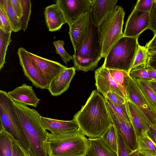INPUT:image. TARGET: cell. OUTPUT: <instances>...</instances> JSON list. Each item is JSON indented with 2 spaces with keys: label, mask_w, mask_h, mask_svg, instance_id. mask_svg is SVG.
Returning a JSON list of instances; mask_svg holds the SVG:
<instances>
[{
  "label": "cell",
  "mask_w": 156,
  "mask_h": 156,
  "mask_svg": "<svg viewBox=\"0 0 156 156\" xmlns=\"http://www.w3.org/2000/svg\"><path fill=\"white\" fill-rule=\"evenodd\" d=\"M136 150L148 156H156V144L147 132L143 133L138 136Z\"/></svg>",
  "instance_id": "603a6c76"
},
{
  "label": "cell",
  "mask_w": 156,
  "mask_h": 156,
  "mask_svg": "<svg viewBox=\"0 0 156 156\" xmlns=\"http://www.w3.org/2000/svg\"><path fill=\"white\" fill-rule=\"evenodd\" d=\"M155 2L156 3V0H155Z\"/></svg>",
  "instance_id": "681fc988"
},
{
  "label": "cell",
  "mask_w": 156,
  "mask_h": 156,
  "mask_svg": "<svg viewBox=\"0 0 156 156\" xmlns=\"http://www.w3.org/2000/svg\"><path fill=\"white\" fill-rule=\"evenodd\" d=\"M146 68L151 77V80H156V70L149 68Z\"/></svg>",
  "instance_id": "f6af8a7d"
},
{
  "label": "cell",
  "mask_w": 156,
  "mask_h": 156,
  "mask_svg": "<svg viewBox=\"0 0 156 156\" xmlns=\"http://www.w3.org/2000/svg\"><path fill=\"white\" fill-rule=\"evenodd\" d=\"M106 104L117 116L128 122H131L126 102L121 105H114L106 97H105Z\"/></svg>",
  "instance_id": "f1b7e54d"
},
{
  "label": "cell",
  "mask_w": 156,
  "mask_h": 156,
  "mask_svg": "<svg viewBox=\"0 0 156 156\" xmlns=\"http://www.w3.org/2000/svg\"><path fill=\"white\" fill-rule=\"evenodd\" d=\"M106 105L116 130L132 151L136 150L137 147L138 136L132 123L116 115L107 104Z\"/></svg>",
  "instance_id": "8fae6325"
},
{
  "label": "cell",
  "mask_w": 156,
  "mask_h": 156,
  "mask_svg": "<svg viewBox=\"0 0 156 156\" xmlns=\"http://www.w3.org/2000/svg\"><path fill=\"white\" fill-rule=\"evenodd\" d=\"M27 53L48 86L52 80L66 68L57 62L44 58L28 51Z\"/></svg>",
  "instance_id": "5bb4252c"
},
{
  "label": "cell",
  "mask_w": 156,
  "mask_h": 156,
  "mask_svg": "<svg viewBox=\"0 0 156 156\" xmlns=\"http://www.w3.org/2000/svg\"><path fill=\"white\" fill-rule=\"evenodd\" d=\"M41 120L46 130L52 133H62L74 131L79 128L75 119L63 121L48 118L41 116Z\"/></svg>",
  "instance_id": "d6986e66"
},
{
  "label": "cell",
  "mask_w": 156,
  "mask_h": 156,
  "mask_svg": "<svg viewBox=\"0 0 156 156\" xmlns=\"http://www.w3.org/2000/svg\"><path fill=\"white\" fill-rule=\"evenodd\" d=\"M145 47L148 51H156V34L152 39L146 45Z\"/></svg>",
  "instance_id": "7bdbcfd3"
},
{
  "label": "cell",
  "mask_w": 156,
  "mask_h": 156,
  "mask_svg": "<svg viewBox=\"0 0 156 156\" xmlns=\"http://www.w3.org/2000/svg\"><path fill=\"white\" fill-rule=\"evenodd\" d=\"M87 156H93L89 150Z\"/></svg>",
  "instance_id": "c3c4849f"
},
{
  "label": "cell",
  "mask_w": 156,
  "mask_h": 156,
  "mask_svg": "<svg viewBox=\"0 0 156 156\" xmlns=\"http://www.w3.org/2000/svg\"><path fill=\"white\" fill-rule=\"evenodd\" d=\"M129 75L133 79L141 78L147 80H151V77L146 68L131 70Z\"/></svg>",
  "instance_id": "d590c367"
},
{
  "label": "cell",
  "mask_w": 156,
  "mask_h": 156,
  "mask_svg": "<svg viewBox=\"0 0 156 156\" xmlns=\"http://www.w3.org/2000/svg\"><path fill=\"white\" fill-rule=\"evenodd\" d=\"M0 7L5 11L12 27L13 31L16 32L21 30V26L20 19L13 10L10 0H0Z\"/></svg>",
  "instance_id": "cb8c5ba5"
},
{
  "label": "cell",
  "mask_w": 156,
  "mask_h": 156,
  "mask_svg": "<svg viewBox=\"0 0 156 156\" xmlns=\"http://www.w3.org/2000/svg\"><path fill=\"white\" fill-rule=\"evenodd\" d=\"M0 156H12L13 137L0 125Z\"/></svg>",
  "instance_id": "d4e9b609"
},
{
  "label": "cell",
  "mask_w": 156,
  "mask_h": 156,
  "mask_svg": "<svg viewBox=\"0 0 156 156\" xmlns=\"http://www.w3.org/2000/svg\"><path fill=\"white\" fill-rule=\"evenodd\" d=\"M116 131L113 123L101 137L107 146L117 154Z\"/></svg>",
  "instance_id": "4316f807"
},
{
  "label": "cell",
  "mask_w": 156,
  "mask_h": 156,
  "mask_svg": "<svg viewBox=\"0 0 156 156\" xmlns=\"http://www.w3.org/2000/svg\"><path fill=\"white\" fill-rule=\"evenodd\" d=\"M125 15L123 8L116 5L97 27L101 58H105L113 45L124 36L122 30Z\"/></svg>",
  "instance_id": "8992f818"
},
{
  "label": "cell",
  "mask_w": 156,
  "mask_h": 156,
  "mask_svg": "<svg viewBox=\"0 0 156 156\" xmlns=\"http://www.w3.org/2000/svg\"><path fill=\"white\" fill-rule=\"evenodd\" d=\"M126 104L131 123L137 136L147 132L150 127L143 114L130 101L127 100Z\"/></svg>",
  "instance_id": "44dd1931"
},
{
  "label": "cell",
  "mask_w": 156,
  "mask_h": 156,
  "mask_svg": "<svg viewBox=\"0 0 156 156\" xmlns=\"http://www.w3.org/2000/svg\"><path fill=\"white\" fill-rule=\"evenodd\" d=\"M109 71L115 82L125 91L124 87L125 78L129 74L126 72L120 70L109 69Z\"/></svg>",
  "instance_id": "836d02e7"
},
{
  "label": "cell",
  "mask_w": 156,
  "mask_h": 156,
  "mask_svg": "<svg viewBox=\"0 0 156 156\" xmlns=\"http://www.w3.org/2000/svg\"><path fill=\"white\" fill-rule=\"evenodd\" d=\"M134 79L136 80L150 99L156 105V93L150 86L148 80L141 78Z\"/></svg>",
  "instance_id": "1f68e13d"
},
{
  "label": "cell",
  "mask_w": 156,
  "mask_h": 156,
  "mask_svg": "<svg viewBox=\"0 0 156 156\" xmlns=\"http://www.w3.org/2000/svg\"><path fill=\"white\" fill-rule=\"evenodd\" d=\"M73 55L74 67L78 70L87 72L96 68L101 58V49L98 41L97 27L90 16L88 32L83 42Z\"/></svg>",
  "instance_id": "277c9868"
},
{
  "label": "cell",
  "mask_w": 156,
  "mask_h": 156,
  "mask_svg": "<svg viewBox=\"0 0 156 156\" xmlns=\"http://www.w3.org/2000/svg\"><path fill=\"white\" fill-rule=\"evenodd\" d=\"M147 68H149L156 70V51H148Z\"/></svg>",
  "instance_id": "b9f144b4"
},
{
  "label": "cell",
  "mask_w": 156,
  "mask_h": 156,
  "mask_svg": "<svg viewBox=\"0 0 156 156\" xmlns=\"http://www.w3.org/2000/svg\"><path fill=\"white\" fill-rule=\"evenodd\" d=\"M0 125L29 152V141L16 114L13 100L6 91L0 90Z\"/></svg>",
  "instance_id": "52a82bcc"
},
{
  "label": "cell",
  "mask_w": 156,
  "mask_h": 156,
  "mask_svg": "<svg viewBox=\"0 0 156 156\" xmlns=\"http://www.w3.org/2000/svg\"><path fill=\"white\" fill-rule=\"evenodd\" d=\"M12 7L18 17L20 19L23 15V8L20 0H10Z\"/></svg>",
  "instance_id": "60d3db41"
},
{
  "label": "cell",
  "mask_w": 156,
  "mask_h": 156,
  "mask_svg": "<svg viewBox=\"0 0 156 156\" xmlns=\"http://www.w3.org/2000/svg\"><path fill=\"white\" fill-rule=\"evenodd\" d=\"M93 0H57L55 1L70 27L81 16L90 12Z\"/></svg>",
  "instance_id": "9c48e42d"
},
{
  "label": "cell",
  "mask_w": 156,
  "mask_h": 156,
  "mask_svg": "<svg viewBox=\"0 0 156 156\" xmlns=\"http://www.w3.org/2000/svg\"><path fill=\"white\" fill-rule=\"evenodd\" d=\"M12 156H30L29 152L24 149L20 144L14 139L12 143Z\"/></svg>",
  "instance_id": "8d00e7d4"
},
{
  "label": "cell",
  "mask_w": 156,
  "mask_h": 156,
  "mask_svg": "<svg viewBox=\"0 0 156 156\" xmlns=\"http://www.w3.org/2000/svg\"><path fill=\"white\" fill-rule=\"evenodd\" d=\"M76 69L74 67H66L52 80L48 89L51 95L58 96L68 89Z\"/></svg>",
  "instance_id": "2e32d148"
},
{
  "label": "cell",
  "mask_w": 156,
  "mask_h": 156,
  "mask_svg": "<svg viewBox=\"0 0 156 156\" xmlns=\"http://www.w3.org/2000/svg\"><path fill=\"white\" fill-rule=\"evenodd\" d=\"M149 127L147 133L150 137L156 144V126Z\"/></svg>",
  "instance_id": "ee69618b"
},
{
  "label": "cell",
  "mask_w": 156,
  "mask_h": 156,
  "mask_svg": "<svg viewBox=\"0 0 156 156\" xmlns=\"http://www.w3.org/2000/svg\"><path fill=\"white\" fill-rule=\"evenodd\" d=\"M90 12L81 16L69 27V34L74 51L82 44L86 37L89 28Z\"/></svg>",
  "instance_id": "9a60e30c"
},
{
  "label": "cell",
  "mask_w": 156,
  "mask_h": 156,
  "mask_svg": "<svg viewBox=\"0 0 156 156\" xmlns=\"http://www.w3.org/2000/svg\"><path fill=\"white\" fill-rule=\"evenodd\" d=\"M23 8V15L20 19L21 30L24 31L27 28L31 12V3L30 0H20Z\"/></svg>",
  "instance_id": "f546056e"
},
{
  "label": "cell",
  "mask_w": 156,
  "mask_h": 156,
  "mask_svg": "<svg viewBox=\"0 0 156 156\" xmlns=\"http://www.w3.org/2000/svg\"><path fill=\"white\" fill-rule=\"evenodd\" d=\"M44 14L47 26L50 32L59 30L66 23L62 11L56 3L46 7Z\"/></svg>",
  "instance_id": "ffe728a7"
},
{
  "label": "cell",
  "mask_w": 156,
  "mask_h": 156,
  "mask_svg": "<svg viewBox=\"0 0 156 156\" xmlns=\"http://www.w3.org/2000/svg\"><path fill=\"white\" fill-rule=\"evenodd\" d=\"M124 87L127 100L133 103L145 117L149 126H156V105L150 99L136 80L126 76Z\"/></svg>",
  "instance_id": "ba28073f"
},
{
  "label": "cell",
  "mask_w": 156,
  "mask_h": 156,
  "mask_svg": "<svg viewBox=\"0 0 156 156\" xmlns=\"http://www.w3.org/2000/svg\"><path fill=\"white\" fill-rule=\"evenodd\" d=\"M117 2V0H93L90 14L96 27L113 9Z\"/></svg>",
  "instance_id": "ac0fdd59"
},
{
  "label": "cell",
  "mask_w": 156,
  "mask_h": 156,
  "mask_svg": "<svg viewBox=\"0 0 156 156\" xmlns=\"http://www.w3.org/2000/svg\"><path fill=\"white\" fill-rule=\"evenodd\" d=\"M55 48V51L56 54L59 55L66 65L68 62L73 60V57L70 55L65 49L64 46L65 43L62 40H58L53 42Z\"/></svg>",
  "instance_id": "4dcf8cb0"
},
{
  "label": "cell",
  "mask_w": 156,
  "mask_h": 156,
  "mask_svg": "<svg viewBox=\"0 0 156 156\" xmlns=\"http://www.w3.org/2000/svg\"><path fill=\"white\" fill-rule=\"evenodd\" d=\"M149 23V12L141 11L134 9L126 21L124 36L138 37L147 29Z\"/></svg>",
  "instance_id": "7c38bea8"
},
{
  "label": "cell",
  "mask_w": 156,
  "mask_h": 156,
  "mask_svg": "<svg viewBox=\"0 0 156 156\" xmlns=\"http://www.w3.org/2000/svg\"><path fill=\"white\" fill-rule=\"evenodd\" d=\"M138 37L123 36L112 47L106 57L103 67L120 70L129 74L138 48Z\"/></svg>",
  "instance_id": "5b68a950"
},
{
  "label": "cell",
  "mask_w": 156,
  "mask_h": 156,
  "mask_svg": "<svg viewBox=\"0 0 156 156\" xmlns=\"http://www.w3.org/2000/svg\"><path fill=\"white\" fill-rule=\"evenodd\" d=\"M89 150L93 156H117V154L109 148L101 137L88 138Z\"/></svg>",
  "instance_id": "7402d4cb"
},
{
  "label": "cell",
  "mask_w": 156,
  "mask_h": 156,
  "mask_svg": "<svg viewBox=\"0 0 156 156\" xmlns=\"http://www.w3.org/2000/svg\"><path fill=\"white\" fill-rule=\"evenodd\" d=\"M17 54L20 65L27 79L36 87L42 89H48V83L33 62L27 51L23 47H20L18 50Z\"/></svg>",
  "instance_id": "30bf717a"
},
{
  "label": "cell",
  "mask_w": 156,
  "mask_h": 156,
  "mask_svg": "<svg viewBox=\"0 0 156 156\" xmlns=\"http://www.w3.org/2000/svg\"><path fill=\"white\" fill-rule=\"evenodd\" d=\"M0 29L5 33L12 32L13 29L5 11L0 7Z\"/></svg>",
  "instance_id": "e575fe53"
},
{
  "label": "cell",
  "mask_w": 156,
  "mask_h": 156,
  "mask_svg": "<svg viewBox=\"0 0 156 156\" xmlns=\"http://www.w3.org/2000/svg\"><path fill=\"white\" fill-rule=\"evenodd\" d=\"M95 79L97 90L104 97L108 92H114L127 100L125 91L114 81L108 69L100 66L95 71Z\"/></svg>",
  "instance_id": "4fadbf2b"
},
{
  "label": "cell",
  "mask_w": 156,
  "mask_h": 156,
  "mask_svg": "<svg viewBox=\"0 0 156 156\" xmlns=\"http://www.w3.org/2000/svg\"><path fill=\"white\" fill-rule=\"evenodd\" d=\"M151 87L156 93V80H148Z\"/></svg>",
  "instance_id": "7dc6e473"
},
{
  "label": "cell",
  "mask_w": 156,
  "mask_h": 156,
  "mask_svg": "<svg viewBox=\"0 0 156 156\" xmlns=\"http://www.w3.org/2000/svg\"><path fill=\"white\" fill-rule=\"evenodd\" d=\"M148 59L147 49L145 46L139 45L131 70L147 68Z\"/></svg>",
  "instance_id": "484cf974"
},
{
  "label": "cell",
  "mask_w": 156,
  "mask_h": 156,
  "mask_svg": "<svg viewBox=\"0 0 156 156\" xmlns=\"http://www.w3.org/2000/svg\"><path fill=\"white\" fill-rule=\"evenodd\" d=\"M148 29L156 34V3L153 4L149 12V23Z\"/></svg>",
  "instance_id": "ab89813d"
},
{
  "label": "cell",
  "mask_w": 156,
  "mask_h": 156,
  "mask_svg": "<svg viewBox=\"0 0 156 156\" xmlns=\"http://www.w3.org/2000/svg\"><path fill=\"white\" fill-rule=\"evenodd\" d=\"M46 144L48 156H87L89 148L88 139L79 128L62 133L48 132Z\"/></svg>",
  "instance_id": "3957f363"
},
{
  "label": "cell",
  "mask_w": 156,
  "mask_h": 156,
  "mask_svg": "<svg viewBox=\"0 0 156 156\" xmlns=\"http://www.w3.org/2000/svg\"><path fill=\"white\" fill-rule=\"evenodd\" d=\"M12 32L5 33L0 29V70L5 63V57L8 47L12 41Z\"/></svg>",
  "instance_id": "83f0119b"
},
{
  "label": "cell",
  "mask_w": 156,
  "mask_h": 156,
  "mask_svg": "<svg viewBox=\"0 0 156 156\" xmlns=\"http://www.w3.org/2000/svg\"><path fill=\"white\" fill-rule=\"evenodd\" d=\"M9 96L13 101L27 106L37 108L40 100L37 96L32 86L24 83L7 92Z\"/></svg>",
  "instance_id": "e0dca14e"
},
{
  "label": "cell",
  "mask_w": 156,
  "mask_h": 156,
  "mask_svg": "<svg viewBox=\"0 0 156 156\" xmlns=\"http://www.w3.org/2000/svg\"><path fill=\"white\" fill-rule=\"evenodd\" d=\"M117 143V156H131L132 151L125 143L121 136L116 130Z\"/></svg>",
  "instance_id": "d6a6232c"
},
{
  "label": "cell",
  "mask_w": 156,
  "mask_h": 156,
  "mask_svg": "<svg viewBox=\"0 0 156 156\" xmlns=\"http://www.w3.org/2000/svg\"><path fill=\"white\" fill-rule=\"evenodd\" d=\"M15 111L30 144V156H48L46 142L48 132L35 109L13 100Z\"/></svg>",
  "instance_id": "7a4b0ae2"
},
{
  "label": "cell",
  "mask_w": 156,
  "mask_h": 156,
  "mask_svg": "<svg viewBox=\"0 0 156 156\" xmlns=\"http://www.w3.org/2000/svg\"><path fill=\"white\" fill-rule=\"evenodd\" d=\"M105 97L108 98L113 104L117 105H121L125 104L127 100L124 98L114 92H108Z\"/></svg>",
  "instance_id": "f35d334b"
},
{
  "label": "cell",
  "mask_w": 156,
  "mask_h": 156,
  "mask_svg": "<svg viewBox=\"0 0 156 156\" xmlns=\"http://www.w3.org/2000/svg\"><path fill=\"white\" fill-rule=\"evenodd\" d=\"M155 0H139L134 9L145 12H149Z\"/></svg>",
  "instance_id": "74e56055"
},
{
  "label": "cell",
  "mask_w": 156,
  "mask_h": 156,
  "mask_svg": "<svg viewBox=\"0 0 156 156\" xmlns=\"http://www.w3.org/2000/svg\"><path fill=\"white\" fill-rule=\"evenodd\" d=\"M131 156H148L139 151L136 150L130 153Z\"/></svg>",
  "instance_id": "bcb514c9"
},
{
  "label": "cell",
  "mask_w": 156,
  "mask_h": 156,
  "mask_svg": "<svg viewBox=\"0 0 156 156\" xmlns=\"http://www.w3.org/2000/svg\"><path fill=\"white\" fill-rule=\"evenodd\" d=\"M79 128L90 138L101 137L113 124L105 97L97 90L74 116Z\"/></svg>",
  "instance_id": "6da1fadb"
}]
</instances>
